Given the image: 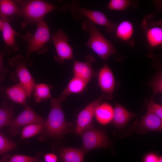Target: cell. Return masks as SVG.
Instances as JSON below:
<instances>
[{"mask_svg":"<svg viewBox=\"0 0 162 162\" xmlns=\"http://www.w3.org/2000/svg\"><path fill=\"white\" fill-rule=\"evenodd\" d=\"M14 1L20 9L19 16L23 18L22 23L23 28L28 24H38L43 20L47 14L54 10L58 9L63 12L70 8L67 4L58 6L40 0Z\"/></svg>","mask_w":162,"mask_h":162,"instance_id":"cell-1","label":"cell"},{"mask_svg":"<svg viewBox=\"0 0 162 162\" xmlns=\"http://www.w3.org/2000/svg\"><path fill=\"white\" fill-rule=\"evenodd\" d=\"M66 99V97L62 94L57 98L51 99L50 111L44 125V129L51 136H60L71 131L72 123L66 121L62 106Z\"/></svg>","mask_w":162,"mask_h":162,"instance_id":"cell-2","label":"cell"},{"mask_svg":"<svg viewBox=\"0 0 162 162\" xmlns=\"http://www.w3.org/2000/svg\"><path fill=\"white\" fill-rule=\"evenodd\" d=\"M84 32L89 34V37L85 45L90 48L104 61L112 55L118 54L112 44L98 30L95 24L88 20L81 23Z\"/></svg>","mask_w":162,"mask_h":162,"instance_id":"cell-3","label":"cell"},{"mask_svg":"<svg viewBox=\"0 0 162 162\" xmlns=\"http://www.w3.org/2000/svg\"><path fill=\"white\" fill-rule=\"evenodd\" d=\"M36 31L32 34L28 41L26 57L25 58L27 66L33 64L30 58L31 54L34 52L39 54H43L48 50L46 44L51 40V34L47 23L43 20L38 24Z\"/></svg>","mask_w":162,"mask_h":162,"instance_id":"cell-4","label":"cell"},{"mask_svg":"<svg viewBox=\"0 0 162 162\" xmlns=\"http://www.w3.org/2000/svg\"><path fill=\"white\" fill-rule=\"evenodd\" d=\"M80 4L79 1H75L71 5V12L75 19L82 20L86 17L94 24L105 27L108 33L115 31L117 25L116 23L110 20L101 12L84 8Z\"/></svg>","mask_w":162,"mask_h":162,"instance_id":"cell-5","label":"cell"},{"mask_svg":"<svg viewBox=\"0 0 162 162\" xmlns=\"http://www.w3.org/2000/svg\"><path fill=\"white\" fill-rule=\"evenodd\" d=\"M9 62L14 70L10 75V78L14 81H19L25 89L27 96L29 97L36 84L26 67L25 58L18 55L10 59Z\"/></svg>","mask_w":162,"mask_h":162,"instance_id":"cell-6","label":"cell"},{"mask_svg":"<svg viewBox=\"0 0 162 162\" xmlns=\"http://www.w3.org/2000/svg\"><path fill=\"white\" fill-rule=\"evenodd\" d=\"M56 53L54 60L62 64L67 60H74L73 49L68 43L69 39L64 31L59 29L51 36Z\"/></svg>","mask_w":162,"mask_h":162,"instance_id":"cell-7","label":"cell"},{"mask_svg":"<svg viewBox=\"0 0 162 162\" xmlns=\"http://www.w3.org/2000/svg\"><path fill=\"white\" fill-rule=\"evenodd\" d=\"M44 121L43 117L37 114L27 105L20 114L11 121L8 125L9 132L11 135H14L22 126L32 124H43Z\"/></svg>","mask_w":162,"mask_h":162,"instance_id":"cell-8","label":"cell"},{"mask_svg":"<svg viewBox=\"0 0 162 162\" xmlns=\"http://www.w3.org/2000/svg\"><path fill=\"white\" fill-rule=\"evenodd\" d=\"M83 148L85 152L99 148H105L109 146V139L102 131L88 128L82 134Z\"/></svg>","mask_w":162,"mask_h":162,"instance_id":"cell-9","label":"cell"},{"mask_svg":"<svg viewBox=\"0 0 162 162\" xmlns=\"http://www.w3.org/2000/svg\"><path fill=\"white\" fill-rule=\"evenodd\" d=\"M105 99L102 95L89 103L82 110L77 116L75 132L76 134H81L86 130L90 128L92 123L97 107Z\"/></svg>","mask_w":162,"mask_h":162,"instance_id":"cell-10","label":"cell"},{"mask_svg":"<svg viewBox=\"0 0 162 162\" xmlns=\"http://www.w3.org/2000/svg\"><path fill=\"white\" fill-rule=\"evenodd\" d=\"M99 86L105 99L110 100L115 91L116 81L113 73L109 66L104 64L98 71L97 75Z\"/></svg>","mask_w":162,"mask_h":162,"instance_id":"cell-11","label":"cell"},{"mask_svg":"<svg viewBox=\"0 0 162 162\" xmlns=\"http://www.w3.org/2000/svg\"><path fill=\"white\" fill-rule=\"evenodd\" d=\"M162 119L147 112L141 119L136 120L133 124L135 131L140 134L149 131H160L162 129Z\"/></svg>","mask_w":162,"mask_h":162,"instance_id":"cell-12","label":"cell"},{"mask_svg":"<svg viewBox=\"0 0 162 162\" xmlns=\"http://www.w3.org/2000/svg\"><path fill=\"white\" fill-rule=\"evenodd\" d=\"M95 62L92 55H87L84 62L74 60L73 65L74 76L78 77L88 82L94 77L97 76L98 71H95L92 65Z\"/></svg>","mask_w":162,"mask_h":162,"instance_id":"cell-13","label":"cell"},{"mask_svg":"<svg viewBox=\"0 0 162 162\" xmlns=\"http://www.w3.org/2000/svg\"><path fill=\"white\" fill-rule=\"evenodd\" d=\"M0 18L3 22L2 32L3 40L7 47V49H12L14 51L19 50L15 39V36H17L28 42L32 34L28 32L26 35L21 34L16 32L10 25L9 22L2 16L0 15Z\"/></svg>","mask_w":162,"mask_h":162,"instance_id":"cell-14","label":"cell"},{"mask_svg":"<svg viewBox=\"0 0 162 162\" xmlns=\"http://www.w3.org/2000/svg\"><path fill=\"white\" fill-rule=\"evenodd\" d=\"M2 91L4 97L10 100L25 106H27L26 93L22 85L19 82L6 89L3 88Z\"/></svg>","mask_w":162,"mask_h":162,"instance_id":"cell-15","label":"cell"},{"mask_svg":"<svg viewBox=\"0 0 162 162\" xmlns=\"http://www.w3.org/2000/svg\"><path fill=\"white\" fill-rule=\"evenodd\" d=\"M137 115L126 109L116 102L113 109L112 119L113 124L118 128H122L126 125L130 121Z\"/></svg>","mask_w":162,"mask_h":162,"instance_id":"cell-16","label":"cell"},{"mask_svg":"<svg viewBox=\"0 0 162 162\" xmlns=\"http://www.w3.org/2000/svg\"><path fill=\"white\" fill-rule=\"evenodd\" d=\"M20 9L14 1L0 0V15L9 22L19 16Z\"/></svg>","mask_w":162,"mask_h":162,"instance_id":"cell-17","label":"cell"},{"mask_svg":"<svg viewBox=\"0 0 162 162\" xmlns=\"http://www.w3.org/2000/svg\"><path fill=\"white\" fill-rule=\"evenodd\" d=\"M113 108L109 103L104 102L99 104L96 107L95 115L97 120L100 124L105 125L112 121Z\"/></svg>","mask_w":162,"mask_h":162,"instance_id":"cell-18","label":"cell"},{"mask_svg":"<svg viewBox=\"0 0 162 162\" xmlns=\"http://www.w3.org/2000/svg\"><path fill=\"white\" fill-rule=\"evenodd\" d=\"M115 31V35L118 39L122 41L128 42L133 37L134 28L131 22L124 20L117 25Z\"/></svg>","mask_w":162,"mask_h":162,"instance_id":"cell-19","label":"cell"},{"mask_svg":"<svg viewBox=\"0 0 162 162\" xmlns=\"http://www.w3.org/2000/svg\"><path fill=\"white\" fill-rule=\"evenodd\" d=\"M146 41L152 48L160 46L162 44V28L159 26H152L147 28L146 32Z\"/></svg>","mask_w":162,"mask_h":162,"instance_id":"cell-20","label":"cell"},{"mask_svg":"<svg viewBox=\"0 0 162 162\" xmlns=\"http://www.w3.org/2000/svg\"><path fill=\"white\" fill-rule=\"evenodd\" d=\"M88 83L85 80L74 76L61 94L66 97L71 94L80 93L84 90Z\"/></svg>","mask_w":162,"mask_h":162,"instance_id":"cell-21","label":"cell"},{"mask_svg":"<svg viewBox=\"0 0 162 162\" xmlns=\"http://www.w3.org/2000/svg\"><path fill=\"white\" fill-rule=\"evenodd\" d=\"M60 155L64 162H83V152L78 149L66 148L62 149Z\"/></svg>","mask_w":162,"mask_h":162,"instance_id":"cell-22","label":"cell"},{"mask_svg":"<svg viewBox=\"0 0 162 162\" xmlns=\"http://www.w3.org/2000/svg\"><path fill=\"white\" fill-rule=\"evenodd\" d=\"M50 88L49 85L44 83L36 84L34 88V98L36 102L39 103L51 98Z\"/></svg>","mask_w":162,"mask_h":162,"instance_id":"cell-23","label":"cell"},{"mask_svg":"<svg viewBox=\"0 0 162 162\" xmlns=\"http://www.w3.org/2000/svg\"><path fill=\"white\" fill-rule=\"evenodd\" d=\"M44 129V123L32 124L26 125L22 130L20 140L32 137L40 133Z\"/></svg>","mask_w":162,"mask_h":162,"instance_id":"cell-24","label":"cell"},{"mask_svg":"<svg viewBox=\"0 0 162 162\" xmlns=\"http://www.w3.org/2000/svg\"><path fill=\"white\" fill-rule=\"evenodd\" d=\"M14 111L13 105L7 104L0 108V128L9 125L13 118Z\"/></svg>","mask_w":162,"mask_h":162,"instance_id":"cell-25","label":"cell"},{"mask_svg":"<svg viewBox=\"0 0 162 162\" xmlns=\"http://www.w3.org/2000/svg\"><path fill=\"white\" fill-rule=\"evenodd\" d=\"M162 71L160 69L153 77L148 82L153 92V95L151 98L154 99V96L162 91Z\"/></svg>","mask_w":162,"mask_h":162,"instance_id":"cell-26","label":"cell"},{"mask_svg":"<svg viewBox=\"0 0 162 162\" xmlns=\"http://www.w3.org/2000/svg\"><path fill=\"white\" fill-rule=\"evenodd\" d=\"M131 2L129 0H111L108 4L107 8L111 10H123L130 6Z\"/></svg>","mask_w":162,"mask_h":162,"instance_id":"cell-27","label":"cell"},{"mask_svg":"<svg viewBox=\"0 0 162 162\" xmlns=\"http://www.w3.org/2000/svg\"><path fill=\"white\" fill-rule=\"evenodd\" d=\"M16 146V143L10 141L0 132V154L9 152Z\"/></svg>","mask_w":162,"mask_h":162,"instance_id":"cell-28","label":"cell"},{"mask_svg":"<svg viewBox=\"0 0 162 162\" xmlns=\"http://www.w3.org/2000/svg\"><path fill=\"white\" fill-rule=\"evenodd\" d=\"M146 105L148 112L153 113L162 119V106L154 102L153 99L151 98L147 100Z\"/></svg>","mask_w":162,"mask_h":162,"instance_id":"cell-29","label":"cell"},{"mask_svg":"<svg viewBox=\"0 0 162 162\" xmlns=\"http://www.w3.org/2000/svg\"><path fill=\"white\" fill-rule=\"evenodd\" d=\"M8 162H41L37 156L32 157L21 154H15L11 157Z\"/></svg>","mask_w":162,"mask_h":162,"instance_id":"cell-30","label":"cell"},{"mask_svg":"<svg viewBox=\"0 0 162 162\" xmlns=\"http://www.w3.org/2000/svg\"><path fill=\"white\" fill-rule=\"evenodd\" d=\"M4 54L0 51V81L4 79L5 74L7 71L3 63V57Z\"/></svg>","mask_w":162,"mask_h":162,"instance_id":"cell-31","label":"cell"},{"mask_svg":"<svg viewBox=\"0 0 162 162\" xmlns=\"http://www.w3.org/2000/svg\"><path fill=\"white\" fill-rule=\"evenodd\" d=\"M159 157L155 153H149L144 157L143 162H157Z\"/></svg>","mask_w":162,"mask_h":162,"instance_id":"cell-32","label":"cell"},{"mask_svg":"<svg viewBox=\"0 0 162 162\" xmlns=\"http://www.w3.org/2000/svg\"><path fill=\"white\" fill-rule=\"evenodd\" d=\"M45 162H57L58 157L53 153H49L45 155L44 157Z\"/></svg>","mask_w":162,"mask_h":162,"instance_id":"cell-33","label":"cell"},{"mask_svg":"<svg viewBox=\"0 0 162 162\" xmlns=\"http://www.w3.org/2000/svg\"><path fill=\"white\" fill-rule=\"evenodd\" d=\"M10 157L8 154H5L0 159V162H8Z\"/></svg>","mask_w":162,"mask_h":162,"instance_id":"cell-34","label":"cell"},{"mask_svg":"<svg viewBox=\"0 0 162 162\" xmlns=\"http://www.w3.org/2000/svg\"><path fill=\"white\" fill-rule=\"evenodd\" d=\"M3 25V22L2 19L0 18V31H2Z\"/></svg>","mask_w":162,"mask_h":162,"instance_id":"cell-35","label":"cell"},{"mask_svg":"<svg viewBox=\"0 0 162 162\" xmlns=\"http://www.w3.org/2000/svg\"><path fill=\"white\" fill-rule=\"evenodd\" d=\"M157 162H162V158L161 156L159 157Z\"/></svg>","mask_w":162,"mask_h":162,"instance_id":"cell-36","label":"cell"}]
</instances>
